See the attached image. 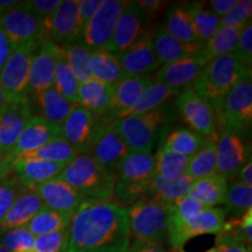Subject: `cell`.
Listing matches in <instances>:
<instances>
[{
  "label": "cell",
  "mask_w": 252,
  "mask_h": 252,
  "mask_svg": "<svg viewBox=\"0 0 252 252\" xmlns=\"http://www.w3.org/2000/svg\"><path fill=\"white\" fill-rule=\"evenodd\" d=\"M165 31L174 39L185 43H197L193 19L189 12L188 4L171 5L166 12Z\"/></svg>",
  "instance_id": "cell-29"
},
{
  "label": "cell",
  "mask_w": 252,
  "mask_h": 252,
  "mask_svg": "<svg viewBox=\"0 0 252 252\" xmlns=\"http://www.w3.org/2000/svg\"><path fill=\"white\" fill-rule=\"evenodd\" d=\"M252 243V209L242 217L231 219L224 222L217 234L216 245L244 244L251 247Z\"/></svg>",
  "instance_id": "cell-36"
},
{
  "label": "cell",
  "mask_w": 252,
  "mask_h": 252,
  "mask_svg": "<svg viewBox=\"0 0 252 252\" xmlns=\"http://www.w3.org/2000/svg\"><path fill=\"white\" fill-rule=\"evenodd\" d=\"M21 252H35L33 250V249H32V250H26V251H21Z\"/></svg>",
  "instance_id": "cell-62"
},
{
  "label": "cell",
  "mask_w": 252,
  "mask_h": 252,
  "mask_svg": "<svg viewBox=\"0 0 252 252\" xmlns=\"http://www.w3.org/2000/svg\"><path fill=\"white\" fill-rule=\"evenodd\" d=\"M176 106L184 122L191 131L204 138L216 135L217 119L215 110L193 88L182 90L178 94Z\"/></svg>",
  "instance_id": "cell-10"
},
{
  "label": "cell",
  "mask_w": 252,
  "mask_h": 252,
  "mask_svg": "<svg viewBox=\"0 0 252 252\" xmlns=\"http://www.w3.org/2000/svg\"><path fill=\"white\" fill-rule=\"evenodd\" d=\"M237 178H238V182H241V184L252 186V162H251V158L248 160V162L245 163L243 167H242L241 171L238 172Z\"/></svg>",
  "instance_id": "cell-58"
},
{
  "label": "cell",
  "mask_w": 252,
  "mask_h": 252,
  "mask_svg": "<svg viewBox=\"0 0 252 252\" xmlns=\"http://www.w3.org/2000/svg\"><path fill=\"white\" fill-rule=\"evenodd\" d=\"M228 181L219 174L208 176L193 181L188 196L202 203L204 207L212 208L224 203Z\"/></svg>",
  "instance_id": "cell-32"
},
{
  "label": "cell",
  "mask_w": 252,
  "mask_h": 252,
  "mask_svg": "<svg viewBox=\"0 0 252 252\" xmlns=\"http://www.w3.org/2000/svg\"><path fill=\"white\" fill-rule=\"evenodd\" d=\"M59 137H61V128L59 126L52 124L42 117H33L25 126L13 153L9 157V161L13 163L18 158L39 150Z\"/></svg>",
  "instance_id": "cell-24"
},
{
  "label": "cell",
  "mask_w": 252,
  "mask_h": 252,
  "mask_svg": "<svg viewBox=\"0 0 252 252\" xmlns=\"http://www.w3.org/2000/svg\"><path fill=\"white\" fill-rule=\"evenodd\" d=\"M131 244L126 210L115 203H86L69 224L68 252H127Z\"/></svg>",
  "instance_id": "cell-1"
},
{
  "label": "cell",
  "mask_w": 252,
  "mask_h": 252,
  "mask_svg": "<svg viewBox=\"0 0 252 252\" xmlns=\"http://www.w3.org/2000/svg\"><path fill=\"white\" fill-rule=\"evenodd\" d=\"M102 123L98 116L77 105L62 124L61 137L78 153H86Z\"/></svg>",
  "instance_id": "cell-17"
},
{
  "label": "cell",
  "mask_w": 252,
  "mask_h": 252,
  "mask_svg": "<svg viewBox=\"0 0 252 252\" xmlns=\"http://www.w3.org/2000/svg\"><path fill=\"white\" fill-rule=\"evenodd\" d=\"M91 77L109 86H115L126 76L116 56L106 49L93 50L90 59Z\"/></svg>",
  "instance_id": "cell-34"
},
{
  "label": "cell",
  "mask_w": 252,
  "mask_h": 252,
  "mask_svg": "<svg viewBox=\"0 0 252 252\" xmlns=\"http://www.w3.org/2000/svg\"><path fill=\"white\" fill-rule=\"evenodd\" d=\"M62 54L61 47L46 40L37 47L32 59L28 77V94H37L53 87L58 60Z\"/></svg>",
  "instance_id": "cell-16"
},
{
  "label": "cell",
  "mask_w": 252,
  "mask_h": 252,
  "mask_svg": "<svg viewBox=\"0 0 252 252\" xmlns=\"http://www.w3.org/2000/svg\"><path fill=\"white\" fill-rule=\"evenodd\" d=\"M64 165L36 158H18L12 163V171L25 188L35 189L43 182L56 178Z\"/></svg>",
  "instance_id": "cell-25"
},
{
  "label": "cell",
  "mask_w": 252,
  "mask_h": 252,
  "mask_svg": "<svg viewBox=\"0 0 252 252\" xmlns=\"http://www.w3.org/2000/svg\"><path fill=\"white\" fill-rule=\"evenodd\" d=\"M127 252H167L162 245L158 244H145L139 242H133L130 244Z\"/></svg>",
  "instance_id": "cell-56"
},
{
  "label": "cell",
  "mask_w": 252,
  "mask_h": 252,
  "mask_svg": "<svg viewBox=\"0 0 252 252\" xmlns=\"http://www.w3.org/2000/svg\"><path fill=\"white\" fill-rule=\"evenodd\" d=\"M0 252H9V251L4 247V245L0 243Z\"/></svg>",
  "instance_id": "cell-61"
},
{
  "label": "cell",
  "mask_w": 252,
  "mask_h": 252,
  "mask_svg": "<svg viewBox=\"0 0 252 252\" xmlns=\"http://www.w3.org/2000/svg\"><path fill=\"white\" fill-rule=\"evenodd\" d=\"M168 117L167 110L160 106L153 111L128 116L113 122L130 153L151 152L158 134Z\"/></svg>",
  "instance_id": "cell-6"
},
{
  "label": "cell",
  "mask_w": 252,
  "mask_h": 252,
  "mask_svg": "<svg viewBox=\"0 0 252 252\" xmlns=\"http://www.w3.org/2000/svg\"><path fill=\"white\" fill-rule=\"evenodd\" d=\"M252 1L251 0H236V4L220 18V27L243 28L245 25L251 23Z\"/></svg>",
  "instance_id": "cell-49"
},
{
  "label": "cell",
  "mask_w": 252,
  "mask_h": 252,
  "mask_svg": "<svg viewBox=\"0 0 252 252\" xmlns=\"http://www.w3.org/2000/svg\"><path fill=\"white\" fill-rule=\"evenodd\" d=\"M35 97L37 104H39L40 111L43 116L42 118H45L52 124L59 126L60 128L75 106H77L76 104L70 103L64 97L61 96L55 90L54 87L48 88Z\"/></svg>",
  "instance_id": "cell-33"
},
{
  "label": "cell",
  "mask_w": 252,
  "mask_h": 252,
  "mask_svg": "<svg viewBox=\"0 0 252 252\" xmlns=\"http://www.w3.org/2000/svg\"><path fill=\"white\" fill-rule=\"evenodd\" d=\"M156 178V158L151 152L130 153L122 162L113 198L121 204H133L150 190Z\"/></svg>",
  "instance_id": "cell-4"
},
{
  "label": "cell",
  "mask_w": 252,
  "mask_h": 252,
  "mask_svg": "<svg viewBox=\"0 0 252 252\" xmlns=\"http://www.w3.org/2000/svg\"><path fill=\"white\" fill-rule=\"evenodd\" d=\"M150 23L137 1H130L118 19L111 41L104 49L113 55L123 53L151 31Z\"/></svg>",
  "instance_id": "cell-13"
},
{
  "label": "cell",
  "mask_w": 252,
  "mask_h": 252,
  "mask_svg": "<svg viewBox=\"0 0 252 252\" xmlns=\"http://www.w3.org/2000/svg\"><path fill=\"white\" fill-rule=\"evenodd\" d=\"M242 28L220 27L209 40L204 43L203 54L212 60L217 56L236 54Z\"/></svg>",
  "instance_id": "cell-40"
},
{
  "label": "cell",
  "mask_w": 252,
  "mask_h": 252,
  "mask_svg": "<svg viewBox=\"0 0 252 252\" xmlns=\"http://www.w3.org/2000/svg\"><path fill=\"white\" fill-rule=\"evenodd\" d=\"M248 76H251V68L245 65L237 54L217 56L207 63L193 89L206 98L216 112L225 94Z\"/></svg>",
  "instance_id": "cell-3"
},
{
  "label": "cell",
  "mask_w": 252,
  "mask_h": 252,
  "mask_svg": "<svg viewBox=\"0 0 252 252\" xmlns=\"http://www.w3.org/2000/svg\"><path fill=\"white\" fill-rule=\"evenodd\" d=\"M86 153L100 167L117 176L119 167L130 154V150L119 134L115 122L104 119Z\"/></svg>",
  "instance_id": "cell-9"
},
{
  "label": "cell",
  "mask_w": 252,
  "mask_h": 252,
  "mask_svg": "<svg viewBox=\"0 0 252 252\" xmlns=\"http://www.w3.org/2000/svg\"><path fill=\"white\" fill-rule=\"evenodd\" d=\"M0 26L14 49L21 46L37 47L48 40L42 23L24 5V1H19L0 17Z\"/></svg>",
  "instance_id": "cell-8"
},
{
  "label": "cell",
  "mask_w": 252,
  "mask_h": 252,
  "mask_svg": "<svg viewBox=\"0 0 252 252\" xmlns=\"http://www.w3.org/2000/svg\"><path fill=\"white\" fill-rule=\"evenodd\" d=\"M195 32L200 42L206 43L220 28V18L208 9L204 2H188Z\"/></svg>",
  "instance_id": "cell-42"
},
{
  "label": "cell",
  "mask_w": 252,
  "mask_h": 252,
  "mask_svg": "<svg viewBox=\"0 0 252 252\" xmlns=\"http://www.w3.org/2000/svg\"><path fill=\"white\" fill-rule=\"evenodd\" d=\"M59 176L88 202L109 203L115 195L117 176L94 162L87 153L78 154Z\"/></svg>",
  "instance_id": "cell-2"
},
{
  "label": "cell",
  "mask_w": 252,
  "mask_h": 252,
  "mask_svg": "<svg viewBox=\"0 0 252 252\" xmlns=\"http://www.w3.org/2000/svg\"><path fill=\"white\" fill-rule=\"evenodd\" d=\"M78 154L80 153L70 144L67 143L62 137H59L54 140L49 141L45 146L40 147L39 150L28 153L27 156L21 158H36V159L62 163V165L67 166Z\"/></svg>",
  "instance_id": "cell-45"
},
{
  "label": "cell",
  "mask_w": 252,
  "mask_h": 252,
  "mask_svg": "<svg viewBox=\"0 0 252 252\" xmlns=\"http://www.w3.org/2000/svg\"><path fill=\"white\" fill-rule=\"evenodd\" d=\"M179 94L180 93L178 90L166 86V84L161 83V82L153 80L152 83L146 88V90L141 94L140 98L138 99V102L130 110L122 113L116 121L128 117V116L141 115V113L153 111V110L162 106L163 103H166L168 99L178 96Z\"/></svg>",
  "instance_id": "cell-31"
},
{
  "label": "cell",
  "mask_w": 252,
  "mask_h": 252,
  "mask_svg": "<svg viewBox=\"0 0 252 252\" xmlns=\"http://www.w3.org/2000/svg\"><path fill=\"white\" fill-rule=\"evenodd\" d=\"M125 210L131 239L162 245L168 232V206L152 200H140Z\"/></svg>",
  "instance_id": "cell-5"
},
{
  "label": "cell",
  "mask_w": 252,
  "mask_h": 252,
  "mask_svg": "<svg viewBox=\"0 0 252 252\" xmlns=\"http://www.w3.org/2000/svg\"><path fill=\"white\" fill-rule=\"evenodd\" d=\"M130 1L103 0L99 8L84 28L81 42L91 50L103 49L109 45L122 12Z\"/></svg>",
  "instance_id": "cell-11"
},
{
  "label": "cell",
  "mask_w": 252,
  "mask_h": 252,
  "mask_svg": "<svg viewBox=\"0 0 252 252\" xmlns=\"http://www.w3.org/2000/svg\"><path fill=\"white\" fill-rule=\"evenodd\" d=\"M223 204H225V214L229 213L232 219L242 217L252 208V186L238 181L230 182Z\"/></svg>",
  "instance_id": "cell-44"
},
{
  "label": "cell",
  "mask_w": 252,
  "mask_h": 252,
  "mask_svg": "<svg viewBox=\"0 0 252 252\" xmlns=\"http://www.w3.org/2000/svg\"><path fill=\"white\" fill-rule=\"evenodd\" d=\"M72 216L55 212L46 206L27 223L26 228L34 237L69 228Z\"/></svg>",
  "instance_id": "cell-39"
},
{
  "label": "cell",
  "mask_w": 252,
  "mask_h": 252,
  "mask_svg": "<svg viewBox=\"0 0 252 252\" xmlns=\"http://www.w3.org/2000/svg\"><path fill=\"white\" fill-rule=\"evenodd\" d=\"M193 181L187 174L173 181L163 180L160 176L156 175L150 190L147 191L149 195L147 200L156 201L165 206H173L182 197L187 196Z\"/></svg>",
  "instance_id": "cell-30"
},
{
  "label": "cell",
  "mask_w": 252,
  "mask_h": 252,
  "mask_svg": "<svg viewBox=\"0 0 252 252\" xmlns=\"http://www.w3.org/2000/svg\"><path fill=\"white\" fill-rule=\"evenodd\" d=\"M154 78L149 75H126L112 87V96L106 121H116L130 110Z\"/></svg>",
  "instance_id": "cell-22"
},
{
  "label": "cell",
  "mask_w": 252,
  "mask_h": 252,
  "mask_svg": "<svg viewBox=\"0 0 252 252\" xmlns=\"http://www.w3.org/2000/svg\"><path fill=\"white\" fill-rule=\"evenodd\" d=\"M167 252H185L184 251V249H171V250L169 251H167Z\"/></svg>",
  "instance_id": "cell-60"
},
{
  "label": "cell",
  "mask_w": 252,
  "mask_h": 252,
  "mask_svg": "<svg viewBox=\"0 0 252 252\" xmlns=\"http://www.w3.org/2000/svg\"><path fill=\"white\" fill-rule=\"evenodd\" d=\"M236 54L242 60V62L249 68L252 64V24L249 23L242 28L239 35L237 52Z\"/></svg>",
  "instance_id": "cell-51"
},
{
  "label": "cell",
  "mask_w": 252,
  "mask_h": 252,
  "mask_svg": "<svg viewBox=\"0 0 252 252\" xmlns=\"http://www.w3.org/2000/svg\"><path fill=\"white\" fill-rule=\"evenodd\" d=\"M102 1L103 0H80L78 1V27H80L81 36L88 23L99 8Z\"/></svg>",
  "instance_id": "cell-52"
},
{
  "label": "cell",
  "mask_w": 252,
  "mask_h": 252,
  "mask_svg": "<svg viewBox=\"0 0 252 252\" xmlns=\"http://www.w3.org/2000/svg\"><path fill=\"white\" fill-rule=\"evenodd\" d=\"M37 47L21 46L15 48L0 72V86L11 100L27 99L30 96V68Z\"/></svg>",
  "instance_id": "cell-12"
},
{
  "label": "cell",
  "mask_w": 252,
  "mask_h": 252,
  "mask_svg": "<svg viewBox=\"0 0 252 252\" xmlns=\"http://www.w3.org/2000/svg\"><path fill=\"white\" fill-rule=\"evenodd\" d=\"M53 87L65 99L72 104L78 105L77 93L78 87H80V82L77 81V78L72 74L71 69L69 68V65L67 64V62H65L62 54L59 58L58 63H56L54 84H53Z\"/></svg>",
  "instance_id": "cell-46"
},
{
  "label": "cell",
  "mask_w": 252,
  "mask_h": 252,
  "mask_svg": "<svg viewBox=\"0 0 252 252\" xmlns=\"http://www.w3.org/2000/svg\"><path fill=\"white\" fill-rule=\"evenodd\" d=\"M137 4L140 6V8L147 15L150 21H152L153 19H157L158 17L163 14V12L166 11V8L172 2L162 1V0H140V1H137Z\"/></svg>",
  "instance_id": "cell-53"
},
{
  "label": "cell",
  "mask_w": 252,
  "mask_h": 252,
  "mask_svg": "<svg viewBox=\"0 0 252 252\" xmlns=\"http://www.w3.org/2000/svg\"><path fill=\"white\" fill-rule=\"evenodd\" d=\"M154 32H147L130 48L115 54L126 75H146L160 67L153 47Z\"/></svg>",
  "instance_id": "cell-21"
},
{
  "label": "cell",
  "mask_w": 252,
  "mask_h": 252,
  "mask_svg": "<svg viewBox=\"0 0 252 252\" xmlns=\"http://www.w3.org/2000/svg\"><path fill=\"white\" fill-rule=\"evenodd\" d=\"M25 187L12 171V162L0 161V222Z\"/></svg>",
  "instance_id": "cell-38"
},
{
  "label": "cell",
  "mask_w": 252,
  "mask_h": 252,
  "mask_svg": "<svg viewBox=\"0 0 252 252\" xmlns=\"http://www.w3.org/2000/svg\"><path fill=\"white\" fill-rule=\"evenodd\" d=\"M112 87L91 77L78 87V105L96 116L108 115L111 103Z\"/></svg>",
  "instance_id": "cell-28"
},
{
  "label": "cell",
  "mask_w": 252,
  "mask_h": 252,
  "mask_svg": "<svg viewBox=\"0 0 252 252\" xmlns=\"http://www.w3.org/2000/svg\"><path fill=\"white\" fill-rule=\"evenodd\" d=\"M32 118L33 112L28 98L11 100L0 113V152L2 159L9 161L25 126Z\"/></svg>",
  "instance_id": "cell-14"
},
{
  "label": "cell",
  "mask_w": 252,
  "mask_h": 252,
  "mask_svg": "<svg viewBox=\"0 0 252 252\" xmlns=\"http://www.w3.org/2000/svg\"><path fill=\"white\" fill-rule=\"evenodd\" d=\"M216 139L217 135L208 138L202 149L189 159L186 174L191 180H200L217 174Z\"/></svg>",
  "instance_id": "cell-35"
},
{
  "label": "cell",
  "mask_w": 252,
  "mask_h": 252,
  "mask_svg": "<svg viewBox=\"0 0 252 252\" xmlns=\"http://www.w3.org/2000/svg\"><path fill=\"white\" fill-rule=\"evenodd\" d=\"M34 190L47 208L69 216L74 215L86 203H90L59 175L39 185Z\"/></svg>",
  "instance_id": "cell-18"
},
{
  "label": "cell",
  "mask_w": 252,
  "mask_h": 252,
  "mask_svg": "<svg viewBox=\"0 0 252 252\" xmlns=\"http://www.w3.org/2000/svg\"><path fill=\"white\" fill-rule=\"evenodd\" d=\"M207 140L208 138L195 133L188 128H176L168 135L163 146L179 156L191 158L202 149Z\"/></svg>",
  "instance_id": "cell-41"
},
{
  "label": "cell",
  "mask_w": 252,
  "mask_h": 252,
  "mask_svg": "<svg viewBox=\"0 0 252 252\" xmlns=\"http://www.w3.org/2000/svg\"><path fill=\"white\" fill-rule=\"evenodd\" d=\"M156 158V175L163 180L173 181L186 174L190 158L179 156L165 146L158 151Z\"/></svg>",
  "instance_id": "cell-43"
},
{
  "label": "cell",
  "mask_w": 252,
  "mask_h": 252,
  "mask_svg": "<svg viewBox=\"0 0 252 252\" xmlns=\"http://www.w3.org/2000/svg\"><path fill=\"white\" fill-rule=\"evenodd\" d=\"M220 131L242 134L250 128L252 122V81L251 76L242 80L232 88L216 110Z\"/></svg>",
  "instance_id": "cell-7"
},
{
  "label": "cell",
  "mask_w": 252,
  "mask_h": 252,
  "mask_svg": "<svg viewBox=\"0 0 252 252\" xmlns=\"http://www.w3.org/2000/svg\"><path fill=\"white\" fill-rule=\"evenodd\" d=\"M214 252H251V247L244 244H219L215 245Z\"/></svg>",
  "instance_id": "cell-57"
},
{
  "label": "cell",
  "mask_w": 252,
  "mask_h": 252,
  "mask_svg": "<svg viewBox=\"0 0 252 252\" xmlns=\"http://www.w3.org/2000/svg\"><path fill=\"white\" fill-rule=\"evenodd\" d=\"M43 207L45 204L36 191L25 188L0 222V232L25 226Z\"/></svg>",
  "instance_id": "cell-27"
},
{
  "label": "cell",
  "mask_w": 252,
  "mask_h": 252,
  "mask_svg": "<svg viewBox=\"0 0 252 252\" xmlns=\"http://www.w3.org/2000/svg\"><path fill=\"white\" fill-rule=\"evenodd\" d=\"M1 159H2V157H1V152H0V161H1Z\"/></svg>",
  "instance_id": "cell-64"
},
{
  "label": "cell",
  "mask_w": 252,
  "mask_h": 252,
  "mask_svg": "<svg viewBox=\"0 0 252 252\" xmlns=\"http://www.w3.org/2000/svg\"><path fill=\"white\" fill-rule=\"evenodd\" d=\"M69 228L50 234L36 236L33 250L35 252H68Z\"/></svg>",
  "instance_id": "cell-48"
},
{
  "label": "cell",
  "mask_w": 252,
  "mask_h": 252,
  "mask_svg": "<svg viewBox=\"0 0 252 252\" xmlns=\"http://www.w3.org/2000/svg\"><path fill=\"white\" fill-rule=\"evenodd\" d=\"M206 252H214V248H213V249H210V250H208V251H206Z\"/></svg>",
  "instance_id": "cell-63"
},
{
  "label": "cell",
  "mask_w": 252,
  "mask_h": 252,
  "mask_svg": "<svg viewBox=\"0 0 252 252\" xmlns=\"http://www.w3.org/2000/svg\"><path fill=\"white\" fill-rule=\"evenodd\" d=\"M13 50V45H12L11 41L8 40L7 35H6L5 32L2 31L1 26H0V72H1L5 63L7 62V60L11 56Z\"/></svg>",
  "instance_id": "cell-54"
},
{
  "label": "cell",
  "mask_w": 252,
  "mask_h": 252,
  "mask_svg": "<svg viewBox=\"0 0 252 252\" xmlns=\"http://www.w3.org/2000/svg\"><path fill=\"white\" fill-rule=\"evenodd\" d=\"M24 5L42 23L47 36H48L49 23L60 5V0H28V1H24Z\"/></svg>",
  "instance_id": "cell-50"
},
{
  "label": "cell",
  "mask_w": 252,
  "mask_h": 252,
  "mask_svg": "<svg viewBox=\"0 0 252 252\" xmlns=\"http://www.w3.org/2000/svg\"><path fill=\"white\" fill-rule=\"evenodd\" d=\"M62 55L65 62L71 69L72 74L80 83H83L91 78L90 59L93 50L82 43L81 41L67 43L62 46Z\"/></svg>",
  "instance_id": "cell-37"
},
{
  "label": "cell",
  "mask_w": 252,
  "mask_h": 252,
  "mask_svg": "<svg viewBox=\"0 0 252 252\" xmlns=\"http://www.w3.org/2000/svg\"><path fill=\"white\" fill-rule=\"evenodd\" d=\"M251 158L241 134L234 132L220 131L216 139V159L217 174L226 181L237 176L242 167Z\"/></svg>",
  "instance_id": "cell-15"
},
{
  "label": "cell",
  "mask_w": 252,
  "mask_h": 252,
  "mask_svg": "<svg viewBox=\"0 0 252 252\" xmlns=\"http://www.w3.org/2000/svg\"><path fill=\"white\" fill-rule=\"evenodd\" d=\"M34 237L26 226H20L8 231L0 232V243L9 252H21L32 250L34 245Z\"/></svg>",
  "instance_id": "cell-47"
},
{
  "label": "cell",
  "mask_w": 252,
  "mask_h": 252,
  "mask_svg": "<svg viewBox=\"0 0 252 252\" xmlns=\"http://www.w3.org/2000/svg\"><path fill=\"white\" fill-rule=\"evenodd\" d=\"M203 46L204 43L202 42H181V41L169 35L163 26H160L157 31H154V52H156L157 58L161 65L200 54V53L203 52Z\"/></svg>",
  "instance_id": "cell-26"
},
{
  "label": "cell",
  "mask_w": 252,
  "mask_h": 252,
  "mask_svg": "<svg viewBox=\"0 0 252 252\" xmlns=\"http://www.w3.org/2000/svg\"><path fill=\"white\" fill-rule=\"evenodd\" d=\"M48 39L59 47L81 40L78 0H62L48 26Z\"/></svg>",
  "instance_id": "cell-23"
},
{
  "label": "cell",
  "mask_w": 252,
  "mask_h": 252,
  "mask_svg": "<svg viewBox=\"0 0 252 252\" xmlns=\"http://www.w3.org/2000/svg\"><path fill=\"white\" fill-rule=\"evenodd\" d=\"M9 102H11V99L8 98V96L5 94L4 89L0 86V113L4 111V109L7 106V104Z\"/></svg>",
  "instance_id": "cell-59"
},
{
  "label": "cell",
  "mask_w": 252,
  "mask_h": 252,
  "mask_svg": "<svg viewBox=\"0 0 252 252\" xmlns=\"http://www.w3.org/2000/svg\"><path fill=\"white\" fill-rule=\"evenodd\" d=\"M210 60L202 53L179 61L163 64L157 74V81L180 93L181 89H190L200 78Z\"/></svg>",
  "instance_id": "cell-19"
},
{
  "label": "cell",
  "mask_w": 252,
  "mask_h": 252,
  "mask_svg": "<svg viewBox=\"0 0 252 252\" xmlns=\"http://www.w3.org/2000/svg\"><path fill=\"white\" fill-rule=\"evenodd\" d=\"M224 209L217 207L204 208L202 213L194 220L181 228L171 230L167 234L169 244L173 249H182L189 239L201 235H217L225 222Z\"/></svg>",
  "instance_id": "cell-20"
},
{
  "label": "cell",
  "mask_w": 252,
  "mask_h": 252,
  "mask_svg": "<svg viewBox=\"0 0 252 252\" xmlns=\"http://www.w3.org/2000/svg\"><path fill=\"white\" fill-rule=\"evenodd\" d=\"M235 4L236 0H212L209 2V6L213 8L214 13L222 18L228 13Z\"/></svg>",
  "instance_id": "cell-55"
}]
</instances>
